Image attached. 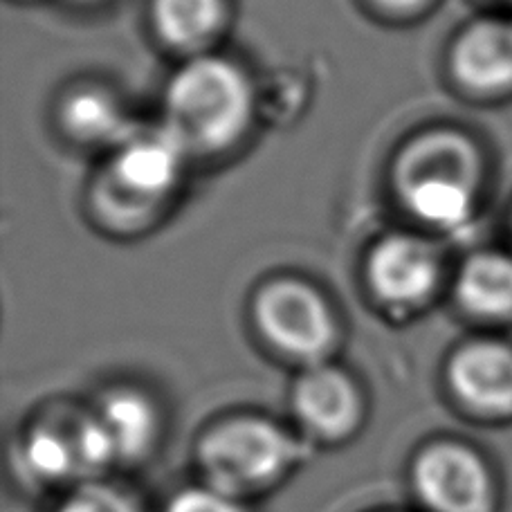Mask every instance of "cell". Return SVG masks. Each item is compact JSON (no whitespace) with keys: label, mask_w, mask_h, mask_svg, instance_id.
<instances>
[{"label":"cell","mask_w":512,"mask_h":512,"mask_svg":"<svg viewBox=\"0 0 512 512\" xmlns=\"http://www.w3.org/2000/svg\"><path fill=\"white\" fill-rule=\"evenodd\" d=\"M490 158L472 133L436 126L411 137L393 162V187L411 216L436 227L468 225L490 185Z\"/></svg>","instance_id":"6da1fadb"},{"label":"cell","mask_w":512,"mask_h":512,"mask_svg":"<svg viewBox=\"0 0 512 512\" xmlns=\"http://www.w3.org/2000/svg\"><path fill=\"white\" fill-rule=\"evenodd\" d=\"M308 445L279 420L241 411L216 418L196 436L194 463L200 483L250 504L290 479Z\"/></svg>","instance_id":"7a4b0ae2"},{"label":"cell","mask_w":512,"mask_h":512,"mask_svg":"<svg viewBox=\"0 0 512 512\" xmlns=\"http://www.w3.org/2000/svg\"><path fill=\"white\" fill-rule=\"evenodd\" d=\"M167 131L182 151L218 153L241 140L254 117V88L234 61L196 54L164 93Z\"/></svg>","instance_id":"3957f363"},{"label":"cell","mask_w":512,"mask_h":512,"mask_svg":"<svg viewBox=\"0 0 512 512\" xmlns=\"http://www.w3.org/2000/svg\"><path fill=\"white\" fill-rule=\"evenodd\" d=\"M18 461L41 486L77 488L117 468L115 445L95 407L52 405L18 438Z\"/></svg>","instance_id":"277c9868"},{"label":"cell","mask_w":512,"mask_h":512,"mask_svg":"<svg viewBox=\"0 0 512 512\" xmlns=\"http://www.w3.org/2000/svg\"><path fill=\"white\" fill-rule=\"evenodd\" d=\"M407 481L423 512H501L504 501L495 463L461 436H434L420 445Z\"/></svg>","instance_id":"5b68a950"},{"label":"cell","mask_w":512,"mask_h":512,"mask_svg":"<svg viewBox=\"0 0 512 512\" xmlns=\"http://www.w3.org/2000/svg\"><path fill=\"white\" fill-rule=\"evenodd\" d=\"M252 317L265 344L301 369L328 362L337 322L322 292L301 279H272L254 295Z\"/></svg>","instance_id":"8992f818"},{"label":"cell","mask_w":512,"mask_h":512,"mask_svg":"<svg viewBox=\"0 0 512 512\" xmlns=\"http://www.w3.org/2000/svg\"><path fill=\"white\" fill-rule=\"evenodd\" d=\"M182 155L167 131L128 137L97 182V207L120 223L149 218L178 185Z\"/></svg>","instance_id":"52a82bcc"},{"label":"cell","mask_w":512,"mask_h":512,"mask_svg":"<svg viewBox=\"0 0 512 512\" xmlns=\"http://www.w3.org/2000/svg\"><path fill=\"white\" fill-rule=\"evenodd\" d=\"M452 405L477 423H512V340L474 335L454 346L443 371Z\"/></svg>","instance_id":"ba28073f"},{"label":"cell","mask_w":512,"mask_h":512,"mask_svg":"<svg viewBox=\"0 0 512 512\" xmlns=\"http://www.w3.org/2000/svg\"><path fill=\"white\" fill-rule=\"evenodd\" d=\"M290 411L310 445L340 447L367 423V398L349 371L322 362L301 369L292 382Z\"/></svg>","instance_id":"9c48e42d"},{"label":"cell","mask_w":512,"mask_h":512,"mask_svg":"<svg viewBox=\"0 0 512 512\" xmlns=\"http://www.w3.org/2000/svg\"><path fill=\"white\" fill-rule=\"evenodd\" d=\"M367 283L380 304L396 310L423 306L441 286L443 261L432 243L416 234H387L367 256Z\"/></svg>","instance_id":"30bf717a"},{"label":"cell","mask_w":512,"mask_h":512,"mask_svg":"<svg viewBox=\"0 0 512 512\" xmlns=\"http://www.w3.org/2000/svg\"><path fill=\"white\" fill-rule=\"evenodd\" d=\"M450 75L465 95L481 102L512 97V16L472 18L450 45Z\"/></svg>","instance_id":"8fae6325"},{"label":"cell","mask_w":512,"mask_h":512,"mask_svg":"<svg viewBox=\"0 0 512 512\" xmlns=\"http://www.w3.org/2000/svg\"><path fill=\"white\" fill-rule=\"evenodd\" d=\"M95 411L115 445L117 468H135L149 461L162 441V411L149 393L128 387L106 389Z\"/></svg>","instance_id":"7c38bea8"},{"label":"cell","mask_w":512,"mask_h":512,"mask_svg":"<svg viewBox=\"0 0 512 512\" xmlns=\"http://www.w3.org/2000/svg\"><path fill=\"white\" fill-rule=\"evenodd\" d=\"M454 299L481 324H512V252L483 248L465 256L454 277Z\"/></svg>","instance_id":"4fadbf2b"},{"label":"cell","mask_w":512,"mask_h":512,"mask_svg":"<svg viewBox=\"0 0 512 512\" xmlns=\"http://www.w3.org/2000/svg\"><path fill=\"white\" fill-rule=\"evenodd\" d=\"M151 18L164 43L198 52L221 32L225 0H151Z\"/></svg>","instance_id":"5bb4252c"},{"label":"cell","mask_w":512,"mask_h":512,"mask_svg":"<svg viewBox=\"0 0 512 512\" xmlns=\"http://www.w3.org/2000/svg\"><path fill=\"white\" fill-rule=\"evenodd\" d=\"M63 124L84 142H115L128 140L126 117L102 90H77L63 102Z\"/></svg>","instance_id":"9a60e30c"},{"label":"cell","mask_w":512,"mask_h":512,"mask_svg":"<svg viewBox=\"0 0 512 512\" xmlns=\"http://www.w3.org/2000/svg\"><path fill=\"white\" fill-rule=\"evenodd\" d=\"M54 512H146L131 492L106 479L68 490Z\"/></svg>","instance_id":"2e32d148"},{"label":"cell","mask_w":512,"mask_h":512,"mask_svg":"<svg viewBox=\"0 0 512 512\" xmlns=\"http://www.w3.org/2000/svg\"><path fill=\"white\" fill-rule=\"evenodd\" d=\"M162 512H252L248 501L223 495L205 483L173 492Z\"/></svg>","instance_id":"e0dca14e"},{"label":"cell","mask_w":512,"mask_h":512,"mask_svg":"<svg viewBox=\"0 0 512 512\" xmlns=\"http://www.w3.org/2000/svg\"><path fill=\"white\" fill-rule=\"evenodd\" d=\"M373 3H378L382 9H389V12L407 14L414 12L418 7H423L427 0H373Z\"/></svg>","instance_id":"ac0fdd59"},{"label":"cell","mask_w":512,"mask_h":512,"mask_svg":"<svg viewBox=\"0 0 512 512\" xmlns=\"http://www.w3.org/2000/svg\"><path fill=\"white\" fill-rule=\"evenodd\" d=\"M508 232H510V239H512V200H510V207H508Z\"/></svg>","instance_id":"d6986e66"},{"label":"cell","mask_w":512,"mask_h":512,"mask_svg":"<svg viewBox=\"0 0 512 512\" xmlns=\"http://www.w3.org/2000/svg\"><path fill=\"white\" fill-rule=\"evenodd\" d=\"M497 3H501V5H512V0H497Z\"/></svg>","instance_id":"ffe728a7"}]
</instances>
